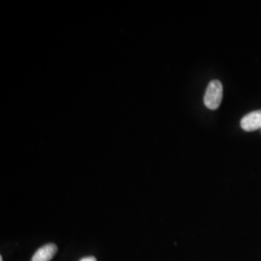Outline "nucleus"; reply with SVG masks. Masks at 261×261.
<instances>
[{
    "mask_svg": "<svg viewBox=\"0 0 261 261\" xmlns=\"http://www.w3.org/2000/svg\"><path fill=\"white\" fill-rule=\"evenodd\" d=\"M241 128L247 132L258 130L261 128V111L250 112L241 120Z\"/></svg>",
    "mask_w": 261,
    "mask_h": 261,
    "instance_id": "2",
    "label": "nucleus"
},
{
    "mask_svg": "<svg viewBox=\"0 0 261 261\" xmlns=\"http://www.w3.org/2000/svg\"><path fill=\"white\" fill-rule=\"evenodd\" d=\"M223 100V84L219 81H212L208 84L204 95V105L209 110H217Z\"/></svg>",
    "mask_w": 261,
    "mask_h": 261,
    "instance_id": "1",
    "label": "nucleus"
},
{
    "mask_svg": "<svg viewBox=\"0 0 261 261\" xmlns=\"http://www.w3.org/2000/svg\"><path fill=\"white\" fill-rule=\"evenodd\" d=\"M57 252L56 244H47L33 254L31 261H50Z\"/></svg>",
    "mask_w": 261,
    "mask_h": 261,
    "instance_id": "3",
    "label": "nucleus"
},
{
    "mask_svg": "<svg viewBox=\"0 0 261 261\" xmlns=\"http://www.w3.org/2000/svg\"><path fill=\"white\" fill-rule=\"evenodd\" d=\"M0 261H3V258H2V256H0Z\"/></svg>",
    "mask_w": 261,
    "mask_h": 261,
    "instance_id": "5",
    "label": "nucleus"
},
{
    "mask_svg": "<svg viewBox=\"0 0 261 261\" xmlns=\"http://www.w3.org/2000/svg\"><path fill=\"white\" fill-rule=\"evenodd\" d=\"M80 261H97V259L94 256H87V257H84Z\"/></svg>",
    "mask_w": 261,
    "mask_h": 261,
    "instance_id": "4",
    "label": "nucleus"
}]
</instances>
